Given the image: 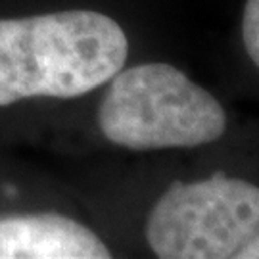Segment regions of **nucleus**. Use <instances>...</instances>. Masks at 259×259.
<instances>
[{
	"label": "nucleus",
	"instance_id": "obj_1",
	"mask_svg": "<svg viewBox=\"0 0 259 259\" xmlns=\"http://www.w3.org/2000/svg\"><path fill=\"white\" fill-rule=\"evenodd\" d=\"M127 56L125 31L100 12L0 19V106L91 93L119 73Z\"/></svg>",
	"mask_w": 259,
	"mask_h": 259
},
{
	"label": "nucleus",
	"instance_id": "obj_2",
	"mask_svg": "<svg viewBox=\"0 0 259 259\" xmlns=\"http://www.w3.org/2000/svg\"><path fill=\"white\" fill-rule=\"evenodd\" d=\"M111 79L98 125L117 146L194 148L225 133L227 115L217 98L173 65H135Z\"/></svg>",
	"mask_w": 259,
	"mask_h": 259
},
{
	"label": "nucleus",
	"instance_id": "obj_3",
	"mask_svg": "<svg viewBox=\"0 0 259 259\" xmlns=\"http://www.w3.org/2000/svg\"><path fill=\"white\" fill-rule=\"evenodd\" d=\"M257 236L259 186L225 173L175 181L146 223V240L161 259H240Z\"/></svg>",
	"mask_w": 259,
	"mask_h": 259
},
{
	"label": "nucleus",
	"instance_id": "obj_4",
	"mask_svg": "<svg viewBox=\"0 0 259 259\" xmlns=\"http://www.w3.org/2000/svg\"><path fill=\"white\" fill-rule=\"evenodd\" d=\"M96 234L58 213L0 217V259H108Z\"/></svg>",
	"mask_w": 259,
	"mask_h": 259
},
{
	"label": "nucleus",
	"instance_id": "obj_5",
	"mask_svg": "<svg viewBox=\"0 0 259 259\" xmlns=\"http://www.w3.org/2000/svg\"><path fill=\"white\" fill-rule=\"evenodd\" d=\"M242 38L253 64L259 67V0H248L242 21Z\"/></svg>",
	"mask_w": 259,
	"mask_h": 259
},
{
	"label": "nucleus",
	"instance_id": "obj_6",
	"mask_svg": "<svg viewBox=\"0 0 259 259\" xmlns=\"http://www.w3.org/2000/svg\"><path fill=\"white\" fill-rule=\"evenodd\" d=\"M240 259H259V236L240 253Z\"/></svg>",
	"mask_w": 259,
	"mask_h": 259
}]
</instances>
